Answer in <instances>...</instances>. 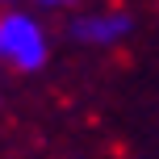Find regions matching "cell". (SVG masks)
<instances>
[{"mask_svg":"<svg viewBox=\"0 0 159 159\" xmlns=\"http://www.w3.org/2000/svg\"><path fill=\"white\" fill-rule=\"evenodd\" d=\"M0 4H13V0H0Z\"/></svg>","mask_w":159,"mask_h":159,"instance_id":"7a4b0ae2","label":"cell"},{"mask_svg":"<svg viewBox=\"0 0 159 159\" xmlns=\"http://www.w3.org/2000/svg\"><path fill=\"white\" fill-rule=\"evenodd\" d=\"M50 46H46V34L34 17L17 13V8H0V63L8 71H38L46 63Z\"/></svg>","mask_w":159,"mask_h":159,"instance_id":"6da1fadb","label":"cell"},{"mask_svg":"<svg viewBox=\"0 0 159 159\" xmlns=\"http://www.w3.org/2000/svg\"><path fill=\"white\" fill-rule=\"evenodd\" d=\"M59 4H63V0H59Z\"/></svg>","mask_w":159,"mask_h":159,"instance_id":"3957f363","label":"cell"}]
</instances>
